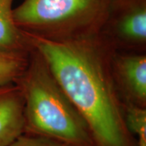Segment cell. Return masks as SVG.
<instances>
[{
    "instance_id": "obj_1",
    "label": "cell",
    "mask_w": 146,
    "mask_h": 146,
    "mask_svg": "<svg viewBox=\"0 0 146 146\" xmlns=\"http://www.w3.org/2000/svg\"><path fill=\"white\" fill-rule=\"evenodd\" d=\"M23 34L85 120L96 145L136 146L113 78L112 50L99 35L56 42Z\"/></svg>"
},
{
    "instance_id": "obj_2",
    "label": "cell",
    "mask_w": 146,
    "mask_h": 146,
    "mask_svg": "<svg viewBox=\"0 0 146 146\" xmlns=\"http://www.w3.org/2000/svg\"><path fill=\"white\" fill-rule=\"evenodd\" d=\"M16 83L24 98L25 133L69 146H97L85 120L45 59L31 47L26 67Z\"/></svg>"
},
{
    "instance_id": "obj_3",
    "label": "cell",
    "mask_w": 146,
    "mask_h": 146,
    "mask_svg": "<svg viewBox=\"0 0 146 146\" xmlns=\"http://www.w3.org/2000/svg\"><path fill=\"white\" fill-rule=\"evenodd\" d=\"M109 0H24L12 16L22 33L63 42L99 35Z\"/></svg>"
},
{
    "instance_id": "obj_4",
    "label": "cell",
    "mask_w": 146,
    "mask_h": 146,
    "mask_svg": "<svg viewBox=\"0 0 146 146\" xmlns=\"http://www.w3.org/2000/svg\"><path fill=\"white\" fill-rule=\"evenodd\" d=\"M99 36L115 51L145 53L146 0H109Z\"/></svg>"
},
{
    "instance_id": "obj_5",
    "label": "cell",
    "mask_w": 146,
    "mask_h": 146,
    "mask_svg": "<svg viewBox=\"0 0 146 146\" xmlns=\"http://www.w3.org/2000/svg\"><path fill=\"white\" fill-rule=\"evenodd\" d=\"M111 71L123 104L146 107L145 53L112 50Z\"/></svg>"
},
{
    "instance_id": "obj_6",
    "label": "cell",
    "mask_w": 146,
    "mask_h": 146,
    "mask_svg": "<svg viewBox=\"0 0 146 146\" xmlns=\"http://www.w3.org/2000/svg\"><path fill=\"white\" fill-rule=\"evenodd\" d=\"M25 133L24 98L19 85L0 86V146H8Z\"/></svg>"
},
{
    "instance_id": "obj_7",
    "label": "cell",
    "mask_w": 146,
    "mask_h": 146,
    "mask_svg": "<svg viewBox=\"0 0 146 146\" xmlns=\"http://www.w3.org/2000/svg\"><path fill=\"white\" fill-rule=\"evenodd\" d=\"M13 1L0 0V52H29L30 46L13 20Z\"/></svg>"
},
{
    "instance_id": "obj_8",
    "label": "cell",
    "mask_w": 146,
    "mask_h": 146,
    "mask_svg": "<svg viewBox=\"0 0 146 146\" xmlns=\"http://www.w3.org/2000/svg\"><path fill=\"white\" fill-rule=\"evenodd\" d=\"M29 53L0 52V86L16 82L26 67Z\"/></svg>"
},
{
    "instance_id": "obj_9",
    "label": "cell",
    "mask_w": 146,
    "mask_h": 146,
    "mask_svg": "<svg viewBox=\"0 0 146 146\" xmlns=\"http://www.w3.org/2000/svg\"><path fill=\"white\" fill-rule=\"evenodd\" d=\"M125 123L134 136L136 146H146V107L123 104Z\"/></svg>"
},
{
    "instance_id": "obj_10",
    "label": "cell",
    "mask_w": 146,
    "mask_h": 146,
    "mask_svg": "<svg viewBox=\"0 0 146 146\" xmlns=\"http://www.w3.org/2000/svg\"><path fill=\"white\" fill-rule=\"evenodd\" d=\"M8 146H69L43 136L23 133Z\"/></svg>"
}]
</instances>
